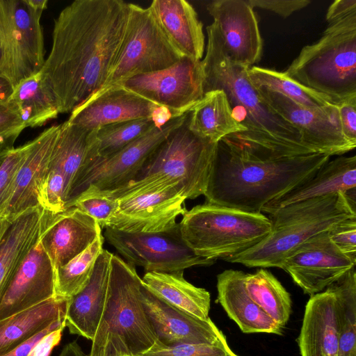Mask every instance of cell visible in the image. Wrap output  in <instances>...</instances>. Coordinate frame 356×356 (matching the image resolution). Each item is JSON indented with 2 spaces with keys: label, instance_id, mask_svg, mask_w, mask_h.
Here are the masks:
<instances>
[{
  "label": "cell",
  "instance_id": "484cf974",
  "mask_svg": "<svg viewBox=\"0 0 356 356\" xmlns=\"http://www.w3.org/2000/svg\"><path fill=\"white\" fill-rule=\"evenodd\" d=\"M245 274L225 270L217 276V301L243 333L281 335L283 328L268 316L250 297L244 284Z\"/></svg>",
  "mask_w": 356,
  "mask_h": 356
},
{
  "label": "cell",
  "instance_id": "30bf717a",
  "mask_svg": "<svg viewBox=\"0 0 356 356\" xmlns=\"http://www.w3.org/2000/svg\"><path fill=\"white\" fill-rule=\"evenodd\" d=\"M42 12L26 0H0V76L13 88L44 64Z\"/></svg>",
  "mask_w": 356,
  "mask_h": 356
},
{
  "label": "cell",
  "instance_id": "8d00e7d4",
  "mask_svg": "<svg viewBox=\"0 0 356 356\" xmlns=\"http://www.w3.org/2000/svg\"><path fill=\"white\" fill-rule=\"evenodd\" d=\"M104 241L101 234L85 250L54 272L55 296L70 298L86 285L104 249Z\"/></svg>",
  "mask_w": 356,
  "mask_h": 356
},
{
  "label": "cell",
  "instance_id": "f5cc1de1",
  "mask_svg": "<svg viewBox=\"0 0 356 356\" xmlns=\"http://www.w3.org/2000/svg\"><path fill=\"white\" fill-rule=\"evenodd\" d=\"M13 88L7 79L0 76V102H6L12 94Z\"/></svg>",
  "mask_w": 356,
  "mask_h": 356
},
{
  "label": "cell",
  "instance_id": "2e32d148",
  "mask_svg": "<svg viewBox=\"0 0 356 356\" xmlns=\"http://www.w3.org/2000/svg\"><path fill=\"white\" fill-rule=\"evenodd\" d=\"M328 232L298 245L280 268L309 296L323 291L355 267L356 258L342 252L331 241Z\"/></svg>",
  "mask_w": 356,
  "mask_h": 356
},
{
  "label": "cell",
  "instance_id": "cb8c5ba5",
  "mask_svg": "<svg viewBox=\"0 0 356 356\" xmlns=\"http://www.w3.org/2000/svg\"><path fill=\"white\" fill-rule=\"evenodd\" d=\"M111 256L103 249L86 285L68 298L65 325L71 334L93 340L106 301Z\"/></svg>",
  "mask_w": 356,
  "mask_h": 356
},
{
  "label": "cell",
  "instance_id": "7bdbcfd3",
  "mask_svg": "<svg viewBox=\"0 0 356 356\" xmlns=\"http://www.w3.org/2000/svg\"><path fill=\"white\" fill-rule=\"evenodd\" d=\"M334 245L344 254L356 258V217L339 222L329 232Z\"/></svg>",
  "mask_w": 356,
  "mask_h": 356
},
{
  "label": "cell",
  "instance_id": "8fae6325",
  "mask_svg": "<svg viewBox=\"0 0 356 356\" xmlns=\"http://www.w3.org/2000/svg\"><path fill=\"white\" fill-rule=\"evenodd\" d=\"M183 57L165 34L151 8L129 3L124 36L112 70L102 88L137 75L165 70Z\"/></svg>",
  "mask_w": 356,
  "mask_h": 356
},
{
  "label": "cell",
  "instance_id": "ab89813d",
  "mask_svg": "<svg viewBox=\"0 0 356 356\" xmlns=\"http://www.w3.org/2000/svg\"><path fill=\"white\" fill-rule=\"evenodd\" d=\"M70 207L79 209L105 228L118 209V201L104 191L90 187L76 197L67 209Z\"/></svg>",
  "mask_w": 356,
  "mask_h": 356
},
{
  "label": "cell",
  "instance_id": "5b68a950",
  "mask_svg": "<svg viewBox=\"0 0 356 356\" xmlns=\"http://www.w3.org/2000/svg\"><path fill=\"white\" fill-rule=\"evenodd\" d=\"M105 307L89 356H137L163 348L145 312L142 279L134 266L111 258Z\"/></svg>",
  "mask_w": 356,
  "mask_h": 356
},
{
  "label": "cell",
  "instance_id": "b9f144b4",
  "mask_svg": "<svg viewBox=\"0 0 356 356\" xmlns=\"http://www.w3.org/2000/svg\"><path fill=\"white\" fill-rule=\"evenodd\" d=\"M137 356H239L229 346L226 338L213 344L183 343L150 350Z\"/></svg>",
  "mask_w": 356,
  "mask_h": 356
},
{
  "label": "cell",
  "instance_id": "7dc6e473",
  "mask_svg": "<svg viewBox=\"0 0 356 356\" xmlns=\"http://www.w3.org/2000/svg\"><path fill=\"white\" fill-rule=\"evenodd\" d=\"M65 320L57 321L36 335L2 356H28L33 347L46 334L60 328H65Z\"/></svg>",
  "mask_w": 356,
  "mask_h": 356
},
{
  "label": "cell",
  "instance_id": "f546056e",
  "mask_svg": "<svg viewBox=\"0 0 356 356\" xmlns=\"http://www.w3.org/2000/svg\"><path fill=\"white\" fill-rule=\"evenodd\" d=\"M68 298L54 296L0 320V356L11 351L53 323L65 320Z\"/></svg>",
  "mask_w": 356,
  "mask_h": 356
},
{
  "label": "cell",
  "instance_id": "11a10c76",
  "mask_svg": "<svg viewBox=\"0 0 356 356\" xmlns=\"http://www.w3.org/2000/svg\"><path fill=\"white\" fill-rule=\"evenodd\" d=\"M9 219L0 220V239L9 224Z\"/></svg>",
  "mask_w": 356,
  "mask_h": 356
},
{
  "label": "cell",
  "instance_id": "f35d334b",
  "mask_svg": "<svg viewBox=\"0 0 356 356\" xmlns=\"http://www.w3.org/2000/svg\"><path fill=\"white\" fill-rule=\"evenodd\" d=\"M30 145V141L17 147L3 145L0 147V220L6 219L15 181Z\"/></svg>",
  "mask_w": 356,
  "mask_h": 356
},
{
  "label": "cell",
  "instance_id": "52a82bcc",
  "mask_svg": "<svg viewBox=\"0 0 356 356\" xmlns=\"http://www.w3.org/2000/svg\"><path fill=\"white\" fill-rule=\"evenodd\" d=\"M181 236L201 257L225 259L253 247L271 231V222L262 213H249L205 203L182 215Z\"/></svg>",
  "mask_w": 356,
  "mask_h": 356
},
{
  "label": "cell",
  "instance_id": "c3c4849f",
  "mask_svg": "<svg viewBox=\"0 0 356 356\" xmlns=\"http://www.w3.org/2000/svg\"><path fill=\"white\" fill-rule=\"evenodd\" d=\"M63 330L60 328L46 334L36 343L28 356H49L53 348L59 343Z\"/></svg>",
  "mask_w": 356,
  "mask_h": 356
},
{
  "label": "cell",
  "instance_id": "6da1fadb",
  "mask_svg": "<svg viewBox=\"0 0 356 356\" xmlns=\"http://www.w3.org/2000/svg\"><path fill=\"white\" fill-rule=\"evenodd\" d=\"M129 15V3L122 0H76L60 11L40 71L60 113H71L104 86Z\"/></svg>",
  "mask_w": 356,
  "mask_h": 356
},
{
  "label": "cell",
  "instance_id": "4fadbf2b",
  "mask_svg": "<svg viewBox=\"0 0 356 356\" xmlns=\"http://www.w3.org/2000/svg\"><path fill=\"white\" fill-rule=\"evenodd\" d=\"M188 112L173 118L161 127H154L115 154L90 161L75 181L65 209L88 188L109 191L132 180L154 150L185 122Z\"/></svg>",
  "mask_w": 356,
  "mask_h": 356
},
{
  "label": "cell",
  "instance_id": "9a60e30c",
  "mask_svg": "<svg viewBox=\"0 0 356 356\" xmlns=\"http://www.w3.org/2000/svg\"><path fill=\"white\" fill-rule=\"evenodd\" d=\"M257 89L268 106L293 125L299 131L303 143L316 153L331 156L355 148L342 134L338 105L309 108L278 92L262 88Z\"/></svg>",
  "mask_w": 356,
  "mask_h": 356
},
{
  "label": "cell",
  "instance_id": "ba28073f",
  "mask_svg": "<svg viewBox=\"0 0 356 356\" xmlns=\"http://www.w3.org/2000/svg\"><path fill=\"white\" fill-rule=\"evenodd\" d=\"M118 207L106 227L127 232L152 233L170 229L186 211L180 184L165 177L131 181L113 191ZM105 227V228H106Z\"/></svg>",
  "mask_w": 356,
  "mask_h": 356
},
{
  "label": "cell",
  "instance_id": "e575fe53",
  "mask_svg": "<svg viewBox=\"0 0 356 356\" xmlns=\"http://www.w3.org/2000/svg\"><path fill=\"white\" fill-rule=\"evenodd\" d=\"M336 296L337 356H356V272L353 268L331 286Z\"/></svg>",
  "mask_w": 356,
  "mask_h": 356
},
{
  "label": "cell",
  "instance_id": "74e56055",
  "mask_svg": "<svg viewBox=\"0 0 356 356\" xmlns=\"http://www.w3.org/2000/svg\"><path fill=\"white\" fill-rule=\"evenodd\" d=\"M154 127L150 118H143L97 129V157L105 158L115 154Z\"/></svg>",
  "mask_w": 356,
  "mask_h": 356
},
{
  "label": "cell",
  "instance_id": "ee69618b",
  "mask_svg": "<svg viewBox=\"0 0 356 356\" xmlns=\"http://www.w3.org/2000/svg\"><path fill=\"white\" fill-rule=\"evenodd\" d=\"M24 129L19 115L7 102H0V143L14 145Z\"/></svg>",
  "mask_w": 356,
  "mask_h": 356
},
{
  "label": "cell",
  "instance_id": "bcb514c9",
  "mask_svg": "<svg viewBox=\"0 0 356 356\" xmlns=\"http://www.w3.org/2000/svg\"><path fill=\"white\" fill-rule=\"evenodd\" d=\"M338 112L343 136L350 143L356 146V99L339 104Z\"/></svg>",
  "mask_w": 356,
  "mask_h": 356
},
{
  "label": "cell",
  "instance_id": "816d5d0a",
  "mask_svg": "<svg viewBox=\"0 0 356 356\" xmlns=\"http://www.w3.org/2000/svg\"><path fill=\"white\" fill-rule=\"evenodd\" d=\"M59 356H87L83 351L79 344L76 341H72L66 344L63 348Z\"/></svg>",
  "mask_w": 356,
  "mask_h": 356
},
{
  "label": "cell",
  "instance_id": "1f68e13d",
  "mask_svg": "<svg viewBox=\"0 0 356 356\" xmlns=\"http://www.w3.org/2000/svg\"><path fill=\"white\" fill-rule=\"evenodd\" d=\"M142 283L153 294L172 306L200 319L209 318V292L185 280L184 271L147 272L142 278Z\"/></svg>",
  "mask_w": 356,
  "mask_h": 356
},
{
  "label": "cell",
  "instance_id": "277c9868",
  "mask_svg": "<svg viewBox=\"0 0 356 356\" xmlns=\"http://www.w3.org/2000/svg\"><path fill=\"white\" fill-rule=\"evenodd\" d=\"M356 191L293 203L269 214L270 234L253 247L225 260L247 267L281 268L285 258L311 237L356 217Z\"/></svg>",
  "mask_w": 356,
  "mask_h": 356
},
{
  "label": "cell",
  "instance_id": "d4e9b609",
  "mask_svg": "<svg viewBox=\"0 0 356 356\" xmlns=\"http://www.w3.org/2000/svg\"><path fill=\"white\" fill-rule=\"evenodd\" d=\"M297 342L301 356H337L336 296L331 286L311 296Z\"/></svg>",
  "mask_w": 356,
  "mask_h": 356
},
{
  "label": "cell",
  "instance_id": "7a4b0ae2",
  "mask_svg": "<svg viewBox=\"0 0 356 356\" xmlns=\"http://www.w3.org/2000/svg\"><path fill=\"white\" fill-rule=\"evenodd\" d=\"M207 33L206 55L201 60L204 92L222 90L234 118L246 129L221 140L241 156L259 160L315 154L303 143L299 131L266 103L249 79L248 67L230 60L213 23Z\"/></svg>",
  "mask_w": 356,
  "mask_h": 356
},
{
  "label": "cell",
  "instance_id": "8992f818",
  "mask_svg": "<svg viewBox=\"0 0 356 356\" xmlns=\"http://www.w3.org/2000/svg\"><path fill=\"white\" fill-rule=\"evenodd\" d=\"M283 72L334 104L356 99V12L328 24Z\"/></svg>",
  "mask_w": 356,
  "mask_h": 356
},
{
  "label": "cell",
  "instance_id": "e0dca14e",
  "mask_svg": "<svg viewBox=\"0 0 356 356\" xmlns=\"http://www.w3.org/2000/svg\"><path fill=\"white\" fill-rule=\"evenodd\" d=\"M207 9L230 60L248 67L258 63L263 40L257 15L247 1L216 0Z\"/></svg>",
  "mask_w": 356,
  "mask_h": 356
},
{
  "label": "cell",
  "instance_id": "d6986e66",
  "mask_svg": "<svg viewBox=\"0 0 356 356\" xmlns=\"http://www.w3.org/2000/svg\"><path fill=\"white\" fill-rule=\"evenodd\" d=\"M159 105L120 84L102 88L74 108L67 120L88 129L122 121L150 118Z\"/></svg>",
  "mask_w": 356,
  "mask_h": 356
},
{
  "label": "cell",
  "instance_id": "db71d44e",
  "mask_svg": "<svg viewBox=\"0 0 356 356\" xmlns=\"http://www.w3.org/2000/svg\"><path fill=\"white\" fill-rule=\"evenodd\" d=\"M27 3L34 9L44 11L47 7V0H26Z\"/></svg>",
  "mask_w": 356,
  "mask_h": 356
},
{
  "label": "cell",
  "instance_id": "7402d4cb",
  "mask_svg": "<svg viewBox=\"0 0 356 356\" xmlns=\"http://www.w3.org/2000/svg\"><path fill=\"white\" fill-rule=\"evenodd\" d=\"M101 227L76 207L56 213L40 243L55 272L89 247L100 235Z\"/></svg>",
  "mask_w": 356,
  "mask_h": 356
},
{
  "label": "cell",
  "instance_id": "ffe728a7",
  "mask_svg": "<svg viewBox=\"0 0 356 356\" xmlns=\"http://www.w3.org/2000/svg\"><path fill=\"white\" fill-rule=\"evenodd\" d=\"M55 296L54 271L40 241L26 255L0 302V320Z\"/></svg>",
  "mask_w": 356,
  "mask_h": 356
},
{
  "label": "cell",
  "instance_id": "f907efd6",
  "mask_svg": "<svg viewBox=\"0 0 356 356\" xmlns=\"http://www.w3.org/2000/svg\"><path fill=\"white\" fill-rule=\"evenodd\" d=\"M150 118L156 127H161L175 118L168 107L159 105L152 112Z\"/></svg>",
  "mask_w": 356,
  "mask_h": 356
},
{
  "label": "cell",
  "instance_id": "3957f363",
  "mask_svg": "<svg viewBox=\"0 0 356 356\" xmlns=\"http://www.w3.org/2000/svg\"><path fill=\"white\" fill-rule=\"evenodd\" d=\"M330 157L315 153L278 160L254 159L240 155L220 140L204 195L205 203L261 213L266 204L311 177Z\"/></svg>",
  "mask_w": 356,
  "mask_h": 356
},
{
  "label": "cell",
  "instance_id": "7c38bea8",
  "mask_svg": "<svg viewBox=\"0 0 356 356\" xmlns=\"http://www.w3.org/2000/svg\"><path fill=\"white\" fill-rule=\"evenodd\" d=\"M126 260L146 273L182 272L193 266L212 265L215 260L196 255L183 240L179 223L159 232H127L106 227L104 236Z\"/></svg>",
  "mask_w": 356,
  "mask_h": 356
},
{
  "label": "cell",
  "instance_id": "9c48e42d",
  "mask_svg": "<svg viewBox=\"0 0 356 356\" xmlns=\"http://www.w3.org/2000/svg\"><path fill=\"white\" fill-rule=\"evenodd\" d=\"M187 118L154 150L131 181L165 177L180 184L186 199L204 195L218 143L193 134Z\"/></svg>",
  "mask_w": 356,
  "mask_h": 356
},
{
  "label": "cell",
  "instance_id": "60d3db41",
  "mask_svg": "<svg viewBox=\"0 0 356 356\" xmlns=\"http://www.w3.org/2000/svg\"><path fill=\"white\" fill-rule=\"evenodd\" d=\"M39 205L58 213L65 210L66 181L63 175L54 170H47L38 192Z\"/></svg>",
  "mask_w": 356,
  "mask_h": 356
},
{
  "label": "cell",
  "instance_id": "681fc988",
  "mask_svg": "<svg viewBox=\"0 0 356 356\" xmlns=\"http://www.w3.org/2000/svg\"><path fill=\"white\" fill-rule=\"evenodd\" d=\"M356 12V0H336L328 8L326 21L328 24Z\"/></svg>",
  "mask_w": 356,
  "mask_h": 356
},
{
  "label": "cell",
  "instance_id": "4dcf8cb0",
  "mask_svg": "<svg viewBox=\"0 0 356 356\" xmlns=\"http://www.w3.org/2000/svg\"><path fill=\"white\" fill-rule=\"evenodd\" d=\"M186 122L193 134L213 143L227 136L246 131L234 118L227 96L221 90L204 92L190 110Z\"/></svg>",
  "mask_w": 356,
  "mask_h": 356
},
{
  "label": "cell",
  "instance_id": "f1b7e54d",
  "mask_svg": "<svg viewBox=\"0 0 356 356\" xmlns=\"http://www.w3.org/2000/svg\"><path fill=\"white\" fill-rule=\"evenodd\" d=\"M97 129H88L67 120L60 124L48 169L63 175L66 181V202L79 175L97 157Z\"/></svg>",
  "mask_w": 356,
  "mask_h": 356
},
{
  "label": "cell",
  "instance_id": "836d02e7",
  "mask_svg": "<svg viewBox=\"0 0 356 356\" xmlns=\"http://www.w3.org/2000/svg\"><path fill=\"white\" fill-rule=\"evenodd\" d=\"M245 288L251 299L279 326L284 328L292 312L290 293L268 270L261 268L245 274Z\"/></svg>",
  "mask_w": 356,
  "mask_h": 356
},
{
  "label": "cell",
  "instance_id": "5bb4252c",
  "mask_svg": "<svg viewBox=\"0 0 356 356\" xmlns=\"http://www.w3.org/2000/svg\"><path fill=\"white\" fill-rule=\"evenodd\" d=\"M116 84L168 107L175 118L188 112L204 94L201 60L186 56L168 68L137 75Z\"/></svg>",
  "mask_w": 356,
  "mask_h": 356
},
{
  "label": "cell",
  "instance_id": "9f6ffc18",
  "mask_svg": "<svg viewBox=\"0 0 356 356\" xmlns=\"http://www.w3.org/2000/svg\"><path fill=\"white\" fill-rule=\"evenodd\" d=\"M9 145V144H5V143H0V147L3 145Z\"/></svg>",
  "mask_w": 356,
  "mask_h": 356
},
{
  "label": "cell",
  "instance_id": "44dd1931",
  "mask_svg": "<svg viewBox=\"0 0 356 356\" xmlns=\"http://www.w3.org/2000/svg\"><path fill=\"white\" fill-rule=\"evenodd\" d=\"M56 214L38 206L10 220L0 239V302L22 261L40 242Z\"/></svg>",
  "mask_w": 356,
  "mask_h": 356
},
{
  "label": "cell",
  "instance_id": "d6a6232c",
  "mask_svg": "<svg viewBox=\"0 0 356 356\" xmlns=\"http://www.w3.org/2000/svg\"><path fill=\"white\" fill-rule=\"evenodd\" d=\"M7 103L25 128L42 127L60 113L56 97L40 72L15 86Z\"/></svg>",
  "mask_w": 356,
  "mask_h": 356
},
{
  "label": "cell",
  "instance_id": "ac0fdd59",
  "mask_svg": "<svg viewBox=\"0 0 356 356\" xmlns=\"http://www.w3.org/2000/svg\"><path fill=\"white\" fill-rule=\"evenodd\" d=\"M141 300L149 324L163 347L183 343L213 344L226 338L210 318L200 319L172 306L143 283Z\"/></svg>",
  "mask_w": 356,
  "mask_h": 356
},
{
  "label": "cell",
  "instance_id": "603a6c76",
  "mask_svg": "<svg viewBox=\"0 0 356 356\" xmlns=\"http://www.w3.org/2000/svg\"><path fill=\"white\" fill-rule=\"evenodd\" d=\"M60 124L53 125L30 141L26 155L15 181L6 219L11 220L39 205L38 188L49 168Z\"/></svg>",
  "mask_w": 356,
  "mask_h": 356
},
{
  "label": "cell",
  "instance_id": "83f0119b",
  "mask_svg": "<svg viewBox=\"0 0 356 356\" xmlns=\"http://www.w3.org/2000/svg\"><path fill=\"white\" fill-rule=\"evenodd\" d=\"M149 7L171 43L184 56L200 61L205 38L193 6L185 0H154Z\"/></svg>",
  "mask_w": 356,
  "mask_h": 356
},
{
  "label": "cell",
  "instance_id": "d590c367",
  "mask_svg": "<svg viewBox=\"0 0 356 356\" xmlns=\"http://www.w3.org/2000/svg\"><path fill=\"white\" fill-rule=\"evenodd\" d=\"M248 75L255 88L278 92L304 107L318 108L334 104L325 97L291 79L283 72L251 66L248 69Z\"/></svg>",
  "mask_w": 356,
  "mask_h": 356
},
{
  "label": "cell",
  "instance_id": "f6af8a7d",
  "mask_svg": "<svg viewBox=\"0 0 356 356\" xmlns=\"http://www.w3.org/2000/svg\"><path fill=\"white\" fill-rule=\"evenodd\" d=\"M247 2L253 8L257 7L270 10L284 18L311 3L309 0H247Z\"/></svg>",
  "mask_w": 356,
  "mask_h": 356
},
{
  "label": "cell",
  "instance_id": "4316f807",
  "mask_svg": "<svg viewBox=\"0 0 356 356\" xmlns=\"http://www.w3.org/2000/svg\"><path fill=\"white\" fill-rule=\"evenodd\" d=\"M354 188H356V156H339L329 160L311 177L266 204L261 212L269 215L293 203L346 192Z\"/></svg>",
  "mask_w": 356,
  "mask_h": 356
}]
</instances>
